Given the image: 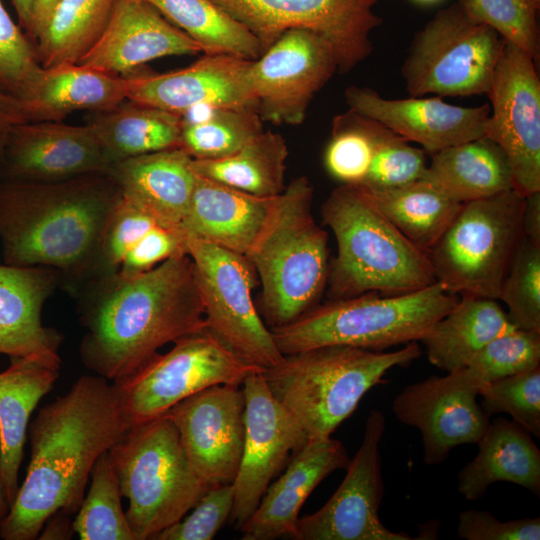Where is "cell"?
<instances>
[{
  "label": "cell",
  "instance_id": "cell-1",
  "mask_svg": "<svg viewBox=\"0 0 540 540\" xmlns=\"http://www.w3.org/2000/svg\"><path fill=\"white\" fill-rule=\"evenodd\" d=\"M130 426L114 383L96 374L43 406L28 426L31 458L0 538L34 540L54 513L74 516L95 462Z\"/></svg>",
  "mask_w": 540,
  "mask_h": 540
},
{
  "label": "cell",
  "instance_id": "cell-2",
  "mask_svg": "<svg viewBox=\"0 0 540 540\" xmlns=\"http://www.w3.org/2000/svg\"><path fill=\"white\" fill-rule=\"evenodd\" d=\"M75 297L85 329L81 361L111 381L133 373L163 345L208 329L188 254L133 277H96Z\"/></svg>",
  "mask_w": 540,
  "mask_h": 540
},
{
  "label": "cell",
  "instance_id": "cell-3",
  "mask_svg": "<svg viewBox=\"0 0 540 540\" xmlns=\"http://www.w3.org/2000/svg\"><path fill=\"white\" fill-rule=\"evenodd\" d=\"M122 192L108 172L63 181H0L3 261L56 270L75 295L98 275L103 235Z\"/></svg>",
  "mask_w": 540,
  "mask_h": 540
},
{
  "label": "cell",
  "instance_id": "cell-4",
  "mask_svg": "<svg viewBox=\"0 0 540 540\" xmlns=\"http://www.w3.org/2000/svg\"><path fill=\"white\" fill-rule=\"evenodd\" d=\"M322 218L337 242L327 279L330 300L404 294L436 283L428 253L405 237L359 185L335 188L322 205Z\"/></svg>",
  "mask_w": 540,
  "mask_h": 540
},
{
  "label": "cell",
  "instance_id": "cell-5",
  "mask_svg": "<svg viewBox=\"0 0 540 540\" xmlns=\"http://www.w3.org/2000/svg\"><path fill=\"white\" fill-rule=\"evenodd\" d=\"M416 342L393 352L331 345L283 355L262 371L272 395L292 414L309 440L331 437L386 373L421 356Z\"/></svg>",
  "mask_w": 540,
  "mask_h": 540
},
{
  "label": "cell",
  "instance_id": "cell-6",
  "mask_svg": "<svg viewBox=\"0 0 540 540\" xmlns=\"http://www.w3.org/2000/svg\"><path fill=\"white\" fill-rule=\"evenodd\" d=\"M313 187L299 176L286 185L247 258L262 285V314L270 329L316 305L329 275L328 235L312 214Z\"/></svg>",
  "mask_w": 540,
  "mask_h": 540
},
{
  "label": "cell",
  "instance_id": "cell-7",
  "mask_svg": "<svg viewBox=\"0 0 540 540\" xmlns=\"http://www.w3.org/2000/svg\"><path fill=\"white\" fill-rule=\"evenodd\" d=\"M458 298L438 283L404 294L370 292L329 299L270 330L282 355L331 345L383 351L421 341Z\"/></svg>",
  "mask_w": 540,
  "mask_h": 540
},
{
  "label": "cell",
  "instance_id": "cell-8",
  "mask_svg": "<svg viewBox=\"0 0 540 540\" xmlns=\"http://www.w3.org/2000/svg\"><path fill=\"white\" fill-rule=\"evenodd\" d=\"M136 540H155L211 487L192 468L176 426L165 415L130 426L108 451Z\"/></svg>",
  "mask_w": 540,
  "mask_h": 540
},
{
  "label": "cell",
  "instance_id": "cell-9",
  "mask_svg": "<svg viewBox=\"0 0 540 540\" xmlns=\"http://www.w3.org/2000/svg\"><path fill=\"white\" fill-rule=\"evenodd\" d=\"M504 44L471 13L467 0H457L415 34L401 66L408 95H486Z\"/></svg>",
  "mask_w": 540,
  "mask_h": 540
},
{
  "label": "cell",
  "instance_id": "cell-10",
  "mask_svg": "<svg viewBox=\"0 0 540 540\" xmlns=\"http://www.w3.org/2000/svg\"><path fill=\"white\" fill-rule=\"evenodd\" d=\"M525 196L515 189L467 202L428 251L436 283L446 291L498 300L523 237Z\"/></svg>",
  "mask_w": 540,
  "mask_h": 540
},
{
  "label": "cell",
  "instance_id": "cell-11",
  "mask_svg": "<svg viewBox=\"0 0 540 540\" xmlns=\"http://www.w3.org/2000/svg\"><path fill=\"white\" fill-rule=\"evenodd\" d=\"M263 369L226 346L209 329L183 336L133 373L113 381L131 426L164 415L183 399L217 384L242 385Z\"/></svg>",
  "mask_w": 540,
  "mask_h": 540
},
{
  "label": "cell",
  "instance_id": "cell-12",
  "mask_svg": "<svg viewBox=\"0 0 540 540\" xmlns=\"http://www.w3.org/2000/svg\"><path fill=\"white\" fill-rule=\"evenodd\" d=\"M187 245L208 329L243 360L263 370L279 364L283 355L252 298L258 276L250 260L191 235Z\"/></svg>",
  "mask_w": 540,
  "mask_h": 540
},
{
  "label": "cell",
  "instance_id": "cell-13",
  "mask_svg": "<svg viewBox=\"0 0 540 540\" xmlns=\"http://www.w3.org/2000/svg\"><path fill=\"white\" fill-rule=\"evenodd\" d=\"M243 25L262 53L284 32L312 30L331 45L338 73L345 74L370 56L372 32L383 19L374 11L379 0H211Z\"/></svg>",
  "mask_w": 540,
  "mask_h": 540
},
{
  "label": "cell",
  "instance_id": "cell-14",
  "mask_svg": "<svg viewBox=\"0 0 540 540\" xmlns=\"http://www.w3.org/2000/svg\"><path fill=\"white\" fill-rule=\"evenodd\" d=\"M490 113L484 135L505 154L514 189L540 191V80L536 62L505 40L486 94Z\"/></svg>",
  "mask_w": 540,
  "mask_h": 540
},
{
  "label": "cell",
  "instance_id": "cell-15",
  "mask_svg": "<svg viewBox=\"0 0 540 540\" xmlns=\"http://www.w3.org/2000/svg\"><path fill=\"white\" fill-rule=\"evenodd\" d=\"M386 418L372 409L361 445L346 467V475L330 499L316 512L298 519L295 540H411L388 529L379 517L384 495L380 442Z\"/></svg>",
  "mask_w": 540,
  "mask_h": 540
},
{
  "label": "cell",
  "instance_id": "cell-16",
  "mask_svg": "<svg viewBox=\"0 0 540 540\" xmlns=\"http://www.w3.org/2000/svg\"><path fill=\"white\" fill-rule=\"evenodd\" d=\"M338 72L330 43L304 28L284 32L250 66V80L263 122L299 125L315 94Z\"/></svg>",
  "mask_w": 540,
  "mask_h": 540
},
{
  "label": "cell",
  "instance_id": "cell-17",
  "mask_svg": "<svg viewBox=\"0 0 540 540\" xmlns=\"http://www.w3.org/2000/svg\"><path fill=\"white\" fill-rule=\"evenodd\" d=\"M245 437L238 472L232 483L230 520L241 529L258 507L271 481L309 441L292 414L272 395L261 372L242 383Z\"/></svg>",
  "mask_w": 540,
  "mask_h": 540
},
{
  "label": "cell",
  "instance_id": "cell-18",
  "mask_svg": "<svg viewBox=\"0 0 540 540\" xmlns=\"http://www.w3.org/2000/svg\"><path fill=\"white\" fill-rule=\"evenodd\" d=\"M447 373L407 385L391 405L401 423L420 431L427 465L443 463L459 445L477 444L490 424L467 369Z\"/></svg>",
  "mask_w": 540,
  "mask_h": 540
},
{
  "label": "cell",
  "instance_id": "cell-19",
  "mask_svg": "<svg viewBox=\"0 0 540 540\" xmlns=\"http://www.w3.org/2000/svg\"><path fill=\"white\" fill-rule=\"evenodd\" d=\"M246 402L240 385L207 387L164 415L176 426L195 473L210 486L233 483L245 437Z\"/></svg>",
  "mask_w": 540,
  "mask_h": 540
},
{
  "label": "cell",
  "instance_id": "cell-20",
  "mask_svg": "<svg viewBox=\"0 0 540 540\" xmlns=\"http://www.w3.org/2000/svg\"><path fill=\"white\" fill-rule=\"evenodd\" d=\"M111 164L88 124L27 121L10 133L0 181L49 183L108 172Z\"/></svg>",
  "mask_w": 540,
  "mask_h": 540
},
{
  "label": "cell",
  "instance_id": "cell-21",
  "mask_svg": "<svg viewBox=\"0 0 540 540\" xmlns=\"http://www.w3.org/2000/svg\"><path fill=\"white\" fill-rule=\"evenodd\" d=\"M253 60L230 54H205L191 65L166 72L132 74L128 100L177 115L211 105L257 112L250 80Z\"/></svg>",
  "mask_w": 540,
  "mask_h": 540
},
{
  "label": "cell",
  "instance_id": "cell-22",
  "mask_svg": "<svg viewBox=\"0 0 540 540\" xmlns=\"http://www.w3.org/2000/svg\"><path fill=\"white\" fill-rule=\"evenodd\" d=\"M349 109L376 120L432 155L466 141L484 137L490 105L463 107L442 97L387 99L370 87L351 85L344 91Z\"/></svg>",
  "mask_w": 540,
  "mask_h": 540
},
{
  "label": "cell",
  "instance_id": "cell-23",
  "mask_svg": "<svg viewBox=\"0 0 540 540\" xmlns=\"http://www.w3.org/2000/svg\"><path fill=\"white\" fill-rule=\"evenodd\" d=\"M201 47L144 0H122L108 27L77 64L130 76L167 56L194 55Z\"/></svg>",
  "mask_w": 540,
  "mask_h": 540
},
{
  "label": "cell",
  "instance_id": "cell-24",
  "mask_svg": "<svg viewBox=\"0 0 540 540\" xmlns=\"http://www.w3.org/2000/svg\"><path fill=\"white\" fill-rule=\"evenodd\" d=\"M60 284L52 268L0 263V354L61 368L63 336L42 323L43 306Z\"/></svg>",
  "mask_w": 540,
  "mask_h": 540
},
{
  "label": "cell",
  "instance_id": "cell-25",
  "mask_svg": "<svg viewBox=\"0 0 540 540\" xmlns=\"http://www.w3.org/2000/svg\"><path fill=\"white\" fill-rule=\"evenodd\" d=\"M349 461L339 440H309L291 457L285 472L270 483L258 507L240 529L242 539L292 538L305 500L323 479L338 469H346Z\"/></svg>",
  "mask_w": 540,
  "mask_h": 540
},
{
  "label": "cell",
  "instance_id": "cell-26",
  "mask_svg": "<svg viewBox=\"0 0 540 540\" xmlns=\"http://www.w3.org/2000/svg\"><path fill=\"white\" fill-rule=\"evenodd\" d=\"M278 200L279 195L256 196L197 175L181 228L187 235L247 256Z\"/></svg>",
  "mask_w": 540,
  "mask_h": 540
},
{
  "label": "cell",
  "instance_id": "cell-27",
  "mask_svg": "<svg viewBox=\"0 0 540 540\" xmlns=\"http://www.w3.org/2000/svg\"><path fill=\"white\" fill-rule=\"evenodd\" d=\"M181 148L162 150L114 163L108 173L122 194L160 223L181 226L197 175Z\"/></svg>",
  "mask_w": 540,
  "mask_h": 540
},
{
  "label": "cell",
  "instance_id": "cell-28",
  "mask_svg": "<svg viewBox=\"0 0 540 540\" xmlns=\"http://www.w3.org/2000/svg\"><path fill=\"white\" fill-rule=\"evenodd\" d=\"M59 378V369L31 358H10L0 372V482L10 506L19 490L30 417Z\"/></svg>",
  "mask_w": 540,
  "mask_h": 540
},
{
  "label": "cell",
  "instance_id": "cell-29",
  "mask_svg": "<svg viewBox=\"0 0 540 540\" xmlns=\"http://www.w3.org/2000/svg\"><path fill=\"white\" fill-rule=\"evenodd\" d=\"M477 445V455L458 474V490L465 499L479 500L492 484L501 481L540 495V450L526 429L498 417Z\"/></svg>",
  "mask_w": 540,
  "mask_h": 540
},
{
  "label": "cell",
  "instance_id": "cell-30",
  "mask_svg": "<svg viewBox=\"0 0 540 540\" xmlns=\"http://www.w3.org/2000/svg\"><path fill=\"white\" fill-rule=\"evenodd\" d=\"M132 75L119 76L80 64L43 68L22 104L27 121H62L75 111L101 112L128 100Z\"/></svg>",
  "mask_w": 540,
  "mask_h": 540
},
{
  "label": "cell",
  "instance_id": "cell-31",
  "mask_svg": "<svg viewBox=\"0 0 540 540\" xmlns=\"http://www.w3.org/2000/svg\"><path fill=\"white\" fill-rule=\"evenodd\" d=\"M514 329L496 299L463 294L421 341L429 362L451 372L465 367L486 344Z\"/></svg>",
  "mask_w": 540,
  "mask_h": 540
},
{
  "label": "cell",
  "instance_id": "cell-32",
  "mask_svg": "<svg viewBox=\"0 0 540 540\" xmlns=\"http://www.w3.org/2000/svg\"><path fill=\"white\" fill-rule=\"evenodd\" d=\"M430 156L422 178L460 204L514 189L505 154L485 136Z\"/></svg>",
  "mask_w": 540,
  "mask_h": 540
},
{
  "label": "cell",
  "instance_id": "cell-33",
  "mask_svg": "<svg viewBox=\"0 0 540 540\" xmlns=\"http://www.w3.org/2000/svg\"><path fill=\"white\" fill-rule=\"evenodd\" d=\"M87 123L111 166L131 157L180 148L181 117L147 104L126 100L94 112Z\"/></svg>",
  "mask_w": 540,
  "mask_h": 540
},
{
  "label": "cell",
  "instance_id": "cell-34",
  "mask_svg": "<svg viewBox=\"0 0 540 540\" xmlns=\"http://www.w3.org/2000/svg\"><path fill=\"white\" fill-rule=\"evenodd\" d=\"M288 155L284 137L264 130L235 153L214 160L192 159L191 167L200 177L256 196L274 197L286 187Z\"/></svg>",
  "mask_w": 540,
  "mask_h": 540
},
{
  "label": "cell",
  "instance_id": "cell-35",
  "mask_svg": "<svg viewBox=\"0 0 540 540\" xmlns=\"http://www.w3.org/2000/svg\"><path fill=\"white\" fill-rule=\"evenodd\" d=\"M359 186L405 237L427 253L462 205L423 178L390 188Z\"/></svg>",
  "mask_w": 540,
  "mask_h": 540
},
{
  "label": "cell",
  "instance_id": "cell-36",
  "mask_svg": "<svg viewBox=\"0 0 540 540\" xmlns=\"http://www.w3.org/2000/svg\"><path fill=\"white\" fill-rule=\"evenodd\" d=\"M122 0H59L35 42L43 68L77 64L108 27Z\"/></svg>",
  "mask_w": 540,
  "mask_h": 540
},
{
  "label": "cell",
  "instance_id": "cell-37",
  "mask_svg": "<svg viewBox=\"0 0 540 540\" xmlns=\"http://www.w3.org/2000/svg\"><path fill=\"white\" fill-rule=\"evenodd\" d=\"M186 33L205 54L250 60L262 54L258 40L211 0H144Z\"/></svg>",
  "mask_w": 540,
  "mask_h": 540
},
{
  "label": "cell",
  "instance_id": "cell-38",
  "mask_svg": "<svg viewBox=\"0 0 540 540\" xmlns=\"http://www.w3.org/2000/svg\"><path fill=\"white\" fill-rule=\"evenodd\" d=\"M179 116L180 148L195 160L227 157L264 131L254 110L200 105Z\"/></svg>",
  "mask_w": 540,
  "mask_h": 540
},
{
  "label": "cell",
  "instance_id": "cell-39",
  "mask_svg": "<svg viewBox=\"0 0 540 540\" xmlns=\"http://www.w3.org/2000/svg\"><path fill=\"white\" fill-rule=\"evenodd\" d=\"M91 484L75 514L73 529L81 540H136L121 505V491L108 452L95 462Z\"/></svg>",
  "mask_w": 540,
  "mask_h": 540
},
{
  "label": "cell",
  "instance_id": "cell-40",
  "mask_svg": "<svg viewBox=\"0 0 540 540\" xmlns=\"http://www.w3.org/2000/svg\"><path fill=\"white\" fill-rule=\"evenodd\" d=\"M374 120L348 110L336 115L324 154L328 173L347 185L361 184L368 172L374 143Z\"/></svg>",
  "mask_w": 540,
  "mask_h": 540
},
{
  "label": "cell",
  "instance_id": "cell-41",
  "mask_svg": "<svg viewBox=\"0 0 540 540\" xmlns=\"http://www.w3.org/2000/svg\"><path fill=\"white\" fill-rule=\"evenodd\" d=\"M498 300L516 328L540 333V244L523 235L510 260Z\"/></svg>",
  "mask_w": 540,
  "mask_h": 540
},
{
  "label": "cell",
  "instance_id": "cell-42",
  "mask_svg": "<svg viewBox=\"0 0 540 540\" xmlns=\"http://www.w3.org/2000/svg\"><path fill=\"white\" fill-rule=\"evenodd\" d=\"M540 367V333L514 329L479 350L465 366L482 386L495 380Z\"/></svg>",
  "mask_w": 540,
  "mask_h": 540
},
{
  "label": "cell",
  "instance_id": "cell-43",
  "mask_svg": "<svg viewBox=\"0 0 540 540\" xmlns=\"http://www.w3.org/2000/svg\"><path fill=\"white\" fill-rule=\"evenodd\" d=\"M371 163L364 181L369 189L404 185L421 179L428 165L427 153L374 120Z\"/></svg>",
  "mask_w": 540,
  "mask_h": 540
},
{
  "label": "cell",
  "instance_id": "cell-44",
  "mask_svg": "<svg viewBox=\"0 0 540 540\" xmlns=\"http://www.w3.org/2000/svg\"><path fill=\"white\" fill-rule=\"evenodd\" d=\"M479 395L487 416L506 413L540 438V367L490 382L480 388Z\"/></svg>",
  "mask_w": 540,
  "mask_h": 540
},
{
  "label": "cell",
  "instance_id": "cell-45",
  "mask_svg": "<svg viewBox=\"0 0 540 540\" xmlns=\"http://www.w3.org/2000/svg\"><path fill=\"white\" fill-rule=\"evenodd\" d=\"M42 72L34 43L0 0V85L22 105L33 94Z\"/></svg>",
  "mask_w": 540,
  "mask_h": 540
},
{
  "label": "cell",
  "instance_id": "cell-46",
  "mask_svg": "<svg viewBox=\"0 0 540 540\" xmlns=\"http://www.w3.org/2000/svg\"><path fill=\"white\" fill-rule=\"evenodd\" d=\"M471 13L493 27L506 41L540 58V0H467Z\"/></svg>",
  "mask_w": 540,
  "mask_h": 540
},
{
  "label": "cell",
  "instance_id": "cell-47",
  "mask_svg": "<svg viewBox=\"0 0 540 540\" xmlns=\"http://www.w3.org/2000/svg\"><path fill=\"white\" fill-rule=\"evenodd\" d=\"M157 224L155 217L122 194L105 227L97 277L116 273L127 252Z\"/></svg>",
  "mask_w": 540,
  "mask_h": 540
},
{
  "label": "cell",
  "instance_id": "cell-48",
  "mask_svg": "<svg viewBox=\"0 0 540 540\" xmlns=\"http://www.w3.org/2000/svg\"><path fill=\"white\" fill-rule=\"evenodd\" d=\"M233 503L232 483L211 486L188 516L163 530L155 540H211L230 518Z\"/></svg>",
  "mask_w": 540,
  "mask_h": 540
},
{
  "label": "cell",
  "instance_id": "cell-49",
  "mask_svg": "<svg viewBox=\"0 0 540 540\" xmlns=\"http://www.w3.org/2000/svg\"><path fill=\"white\" fill-rule=\"evenodd\" d=\"M185 254H188L187 234L181 226L160 223L127 252L117 273L123 277H133L171 257Z\"/></svg>",
  "mask_w": 540,
  "mask_h": 540
},
{
  "label": "cell",
  "instance_id": "cell-50",
  "mask_svg": "<svg viewBox=\"0 0 540 540\" xmlns=\"http://www.w3.org/2000/svg\"><path fill=\"white\" fill-rule=\"evenodd\" d=\"M457 535L466 540H539L540 518L500 521L485 510L461 511Z\"/></svg>",
  "mask_w": 540,
  "mask_h": 540
},
{
  "label": "cell",
  "instance_id": "cell-51",
  "mask_svg": "<svg viewBox=\"0 0 540 540\" xmlns=\"http://www.w3.org/2000/svg\"><path fill=\"white\" fill-rule=\"evenodd\" d=\"M27 122L20 101L0 85V169L13 127Z\"/></svg>",
  "mask_w": 540,
  "mask_h": 540
},
{
  "label": "cell",
  "instance_id": "cell-52",
  "mask_svg": "<svg viewBox=\"0 0 540 540\" xmlns=\"http://www.w3.org/2000/svg\"><path fill=\"white\" fill-rule=\"evenodd\" d=\"M522 231L528 239L540 244V191L525 196Z\"/></svg>",
  "mask_w": 540,
  "mask_h": 540
},
{
  "label": "cell",
  "instance_id": "cell-53",
  "mask_svg": "<svg viewBox=\"0 0 540 540\" xmlns=\"http://www.w3.org/2000/svg\"><path fill=\"white\" fill-rule=\"evenodd\" d=\"M72 516L56 512L45 522L37 539H71L75 533Z\"/></svg>",
  "mask_w": 540,
  "mask_h": 540
},
{
  "label": "cell",
  "instance_id": "cell-54",
  "mask_svg": "<svg viewBox=\"0 0 540 540\" xmlns=\"http://www.w3.org/2000/svg\"><path fill=\"white\" fill-rule=\"evenodd\" d=\"M58 1L59 0H36L32 27L28 35L29 39L34 44L47 26L50 16Z\"/></svg>",
  "mask_w": 540,
  "mask_h": 540
},
{
  "label": "cell",
  "instance_id": "cell-55",
  "mask_svg": "<svg viewBox=\"0 0 540 540\" xmlns=\"http://www.w3.org/2000/svg\"><path fill=\"white\" fill-rule=\"evenodd\" d=\"M16 11L20 27L28 36L32 27L36 0H11Z\"/></svg>",
  "mask_w": 540,
  "mask_h": 540
},
{
  "label": "cell",
  "instance_id": "cell-56",
  "mask_svg": "<svg viewBox=\"0 0 540 540\" xmlns=\"http://www.w3.org/2000/svg\"><path fill=\"white\" fill-rule=\"evenodd\" d=\"M10 510V504L7 501L5 493L3 491L1 482H0V524L6 518Z\"/></svg>",
  "mask_w": 540,
  "mask_h": 540
},
{
  "label": "cell",
  "instance_id": "cell-57",
  "mask_svg": "<svg viewBox=\"0 0 540 540\" xmlns=\"http://www.w3.org/2000/svg\"><path fill=\"white\" fill-rule=\"evenodd\" d=\"M418 3H421V4H433V3H436L440 0H414Z\"/></svg>",
  "mask_w": 540,
  "mask_h": 540
}]
</instances>
